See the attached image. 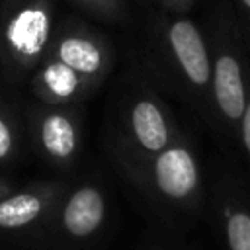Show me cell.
I'll return each instance as SVG.
<instances>
[{
  "label": "cell",
  "mask_w": 250,
  "mask_h": 250,
  "mask_svg": "<svg viewBox=\"0 0 250 250\" xmlns=\"http://www.w3.org/2000/svg\"><path fill=\"white\" fill-rule=\"evenodd\" d=\"M150 182L158 195L176 205H189L199 193V164L184 141H172L148 162Z\"/></svg>",
  "instance_id": "obj_4"
},
{
  "label": "cell",
  "mask_w": 250,
  "mask_h": 250,
  "mask_svg": "<svg viewBox=\"0 0 250 250\" xmlns=\"http://www.w3.org/2000/svg\"><path fill=\"white\" fill-rule=\"evenodd\" d=\"M51 201L53 199L49 189L21 191L0 197V229L16 230L37 223L51 205Z\"/></svg>",
  "instance_id": "obj_9"
},
{
  "label": "cell",
  "mask_w": 250,
  "mask_h": 250,
  "mask_svg": "<svg viewBox=\"0 0 250 250\" xmlns=\"http://www.w3.org/2000/svg\"><path fill=\"white\" fill-rule=\"evenodd\" d=\"M238 131H240V141H242V146L250 158V76H248V98H246V107H244V113L240 117V123H238Z\"/></svg>",
  "instance_id": "obj_13"
},
{
  "label": "cell",
  "mask_w": 250,
  "mask_h": 250,
  "mask_svg": "<svg viewBox=\"0 0 250 250\" xmlns=\"http://www.w3.org/2000/svg\"><path fill=\"white\" fill-rule=\"evenodd\" d=\"M82 12L107 20V21H117L125 16V0H68Z\"/></svg>",
  "instance_id": "obj_11"
},
{
  "label": "cell",
  "mask_w": 250,
  "mask_h": 250,
  "mask_svg": "<svg viewBox=\"0 0 250 250\" xmlns=\"http://www.w3.org/2000/svg\"><path fill=\"white\" fill-rule=\"evenodd\" d=\"M8 191H10V186L0 178V197H4V195H8Z\"/></svg>",
  "instance_id": "obj_16"
},
{
  "label": "cell",
  "mask_w": 250,
  "mask_h": 250,
  "mask_svg": "<svg viewBox=\"0 0 250 250\" xmlns=\"http://www.w3.org/2000/svg\"><path fill=\"white\" fill-rule=\"evenodd\" d=\"M211 96L221 119L238 127L248 98V76L238 49L229 37H219L211 55Z\"/></svg>",
  "instance_id": "obj_3"
},
{
  "label": "cell",
  "mask_w": 250,
  "mask_h": 250,
  "mask_svg": "<svg viewBox=\"0 0 250 250\" xmlns=\"http://www.w3.org/2000/svg\"><path fill=\"white\" fill-rule=\"evenodd\" d=\"M33 125L37 145L45 158L61 166L74 160L80 145V127L72 105L43 104V107L35 113Z\"/></svg>",
  "instance_id": "obj_7"
},
{
  "label": "cell",
  "mask_w": 250,
  "mask_h": 250,
  "mask_svg": "<svg viewBox=\"0 0 250 250\" xmlns=\"http://www.w3.org/2000/svg\"><path fill=\"white\" fill-rule=\"evenodd\" d=\"M55 25L53 0H0V72L10 80L33 74Z\"/></svg>",
  "instance_id": "obj_2"
},
{
  "label": "cell",
  "mask_w": 250,
  "mask_h": 250,
  "mask_svg": "<svg viewBox=\"0 0 250 250\" xmlns=\"http://www.w3.org/2000/svg\"><path fill=\"white\" fill-rule=\"evenodd\" d=\"M164 39L184 80L199 92L211 86V53L203 33L189 18H174L166 23Z\"/></svg>",
  "instance_id": "obj_5"
},
{
  "label": "cell",
  "mask_w": 250,
  "mask_h": 250,
  "mask_svg": "<svg viewBox=\"0 0 250 250\" xmlns=\"http://www.w3.org/2000/svg\"><path fill=\"white\" fill-rule=\"evenodd\" d=\"M240 2V6H242V10H244V14H246V18H248V21H250V0H238Z\"/></svg>",
  "instance_id": "obj_15"
},
{
  "label": "cell",
  "mask_w": 250,
  "mask_h": 250,
  "mask_svg": "<svg viewBox=\"0 0 250 250\" xmlns=\"http://www.w3.org/2000/svg\"><path fill=\"white\" fill-rule=\"evenodd\" d=\"M105 217V199L96 186L76 188L62 209V229L72 238L92 236Z\"/></svg>",
  "instance_id": "obj_8"
},
{
  "label": "cell",
  "mask_w": 250,
  "mask_h": 250,
  "mask_svg": "<svg viewBox=\"0 0 250 250\" xmlns=\"http://www.w3.org/2000/svg\"><path fill=\"white\" fill-rule=\"evenodd\" d=\"M18 146V135H16V123L12 117V111L0 102V162H6L14 156Z\"/></svg>",
  "instance_id": "obj_12"
},
{
  "label": "cell",
  "mask_w": 250,
  "mask_h": 250,
  "mask_svg": "<svg viewBox=\"0 0 250 250\" xmlns=\"http://www.w3.org/2000/svg\"><path fill=\"white\" fill-rule=\"evenodd\" d=\"M160 4L170 10V12H176V14H182V12H188L193 8L195 0H160Z\"/></svg>",
  "instance_id": "obj_14"
},
{
  "label": "cell",
  "mask_w": 250,
  "mask_h": 250,
  "mask_svg": "<svg viewBox=\"0 0 250 250\" xmlns=\"http://www.w3.org/2000/svg\"><path fill=\"white\" fill-rule=\"evenodd\" d=\"M221 219L229 250H250V209L242 201L225 199Z\"/></svg>",
  "instance_id": "obj_10"
},
{
  "label": "cell",
  "mask_w": 250,
  "mask_h": 250,
  "mask_svg": "<svg viewBox=\"0 0 250 250\" xmlns=\"http://www.w3.org/2000/svg\"><path fill=\"white\" fill-rule=\"evenodd\" d=\"M127 129L133 146L148 158V162L174 141L172 119L162 102L152 94H139L131 102Z\"/></svg>",
  "instance_id": "obj_6"
},
{
  "label": "cell",
  "mask_w": 250,
  "mask_h": 250,
  "mask_svg": "<svg viewBox=\"0 0 250 250\" xmlns=\"http://www.w3.org/2000/svg\"><path fill=\"white\" fill-rule=\"evenodd\" d=\"M109 39L76 21L55 25L49 49L31 74V92L51 105H74L88 98L111 72Z\"/></svg>",
  "instance_id": "obj_1"
}]
</instances>
